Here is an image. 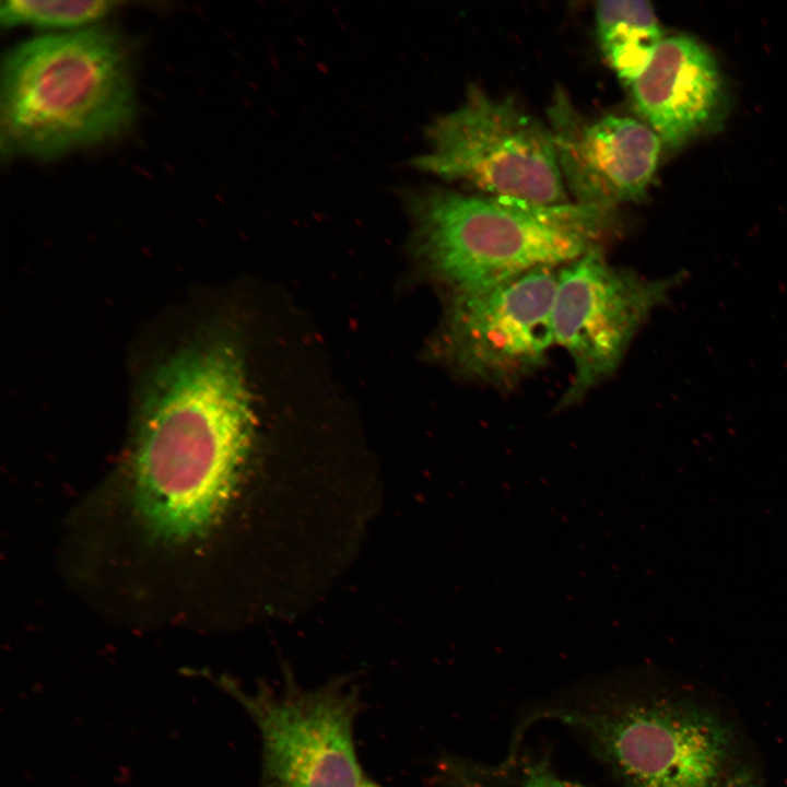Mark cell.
<instances>
[{"label":"cell","instance_id":"1","mask_svg":"<svg viewBox=\"0 0 787 787\" xmlns=\"http://www.w3.org/2000/svg\"><path fill=\"white\" fill-rule=\"evenodd\" d=\"M252 410L243 359L223 339L197 341L156 372L132 453L133 502L157 537L202 538L231 496Z\"/></svg>","mask_w":787,"mask_h":787},{"label":"cell","instance_id":"2","mask_svg":"<svg viewBox=\"0 0 787 787\" xmlns=\"http://www.w3.org/2000/svg\"><path fill=\"white\" fill-rule=\"evenodd\" d=\"M566 726L622 787H765L736 719L706 694L636 677L590 681L533 702L512 739Z\"/></svg>","mask_w":787,"mask_h":787},{"label":"cell","instance_id":"3","mask_svg":"<svg viewBox=\"0 0 787 787\" xmlns=\"http://www.w3.org/2000/svg\"><path fill=\"white\" fill-rule=\"evenodd\" d=\"M2 149L51 160L125 131L136 110L130 61L110 30L90 26L26 39L0 75Z\"/></svg>","mask_w":787,"mask_h":787},{"label":"cell","instance_id":"4","mask_svg":"<svg viewBox=\"0 0 787 787\" xmlns=\"http://www.w3.org/2000/svg\"><path fill=\"white\" fill-rule=\"evenodd\" d=\"M407 203L420 252L454 293L562 267L599 248L612 219V210L594 205H543L443 188L410 192Z\"/></svg>","mask_w":787,"mask_h":787},{"label":"cell","instance_id":"5","mask_svg":"<svg viewBox=\"0 0 787 787\" xmlns=\"http://www.w3.org/2000/svg\"><path fill=\"white\" fill-rule=\"evenodd\" d=\"M427 150L414 165L493 197L565 203V184L551 131L516 104L471 85L462 104L427 128Z\"/></svg>","mask_w":787,"mask_h":787},{"label":"cell","instance_id":"6","mask_svg":"<svg viewBox=\"0 0 787 787\" xmlns=\"http://www.w3.org/2000/svg\"><path fill=\"white\" fill-rule=\"evenodd\" d=\"M224 688L246 709L262 739V787H361L353 723L359 691L339 679L316 690L286 682L282 691L261 685L244 692Z\"/></svg>","mask_w":787,"mask_h":787},{"label":"cell","instance_id":"7","mask_svg":"<svg viewBox=\"0 0 787 787\" xmlns=\"http://www.w3.org/2000/svg\"><path fill=\"white\" fill-rule=\"evenodd\" d=\"M554 269L454 293L441 340L448 361L466 376L505 388L540 368L554 343Z\"/></svg>","mask_w":787,"mask_h":787},{"label":"cell","instance_id":"8","mask_svg":"<svg viewBox=\"0 0 787 787\" xmlns=\"http://www.w3.org/2000/svg\"><path fill=\"white\" fill-rule=\"evenodd\" d=\"M666 284L609 265L600 248L560 267L552 309L554 342L574 376L560 407L582 400L619 367Z\"/></svg>","mask_w":787,"mask_h":787},{"label":"cell","instance_id":"9","mask_svg":"<svg viewBox=\"0 0 787 787\" xmlns=\"http://www.w3.org/2000/svg\"><path fill=\"white\" fill-rule=\"evenodd\" d=\"M548 118L576 203L614 210L646 195L662 142L645 122L620 115L587 118L562 89L553 94Z\"/></svg>","mask_w":787,"mask_h":787},{"label":"cell","instance_id":"10","mask_svg":"<svg viewBox=\"0 0 787 787\" xmlns=\"http://www.w3.org/2000/svg\"><path fill=\"white\" fill-rule=\"evenodd\" d=\"M630 87L643 122L671 149L717 128L726 114V90L716 60L685 35L663 38Z\"/></svg>","mask_w":787,"mask_h":787},{"label":"cell","instance_id":"11","mask_svg":"<svg viewBox=\"0 0 787 787\" xmlns=\"http://www.w3.org/2000/svg\"><path fill=\"white\" fill-rule=\"evenodd\" d=\"M601 50L626 84L636 80L663 39L658 19L647 1H600L595 9Z\"/></svg>","mask_w":787,"mask_h":787},{"label":"cell","instance_id":"12","mask_svg":"<svg viewBox=\"0 0 787 787\" xmlns=\"http://www.w3.org/2000/svg\"><path fill=\"white\" fill-rule=\"evenodd\" d=\"M443 787H585L561 777L548 759L508 751L498 764L445 756L437 764Z\"/></svg>","mask_w":787,"mask_h":787},{"label":"cell","instance_id":"13","mask_svg":"<svg viewBox=\"0 0 787 787\" xmlns=\"http://www.w3.org/2000/svg\"><path fill=\"white\" fill-rule=\"evenodd\" d=\"M118 4L109 0H3L0 23L8 28L31 26L72 32L94 26Z\"/></svg>","mask_w":787,"mask_h":787},{"label":"cell","instance_id":"14","mask_svg":"<svg viewBox=\"0 0 787 787\" xmlns=\"http://www.w3.org/2000/svg\"><path fill=\"white\" fill-rule=\"evenodd\" d=\"M361 787H381V786H379V785H377V784H375V783H373V782H371V780L364 779V782H363V784H362Z\"/></svg>","mask_w":787,"mask_h":787}]
</instances>
